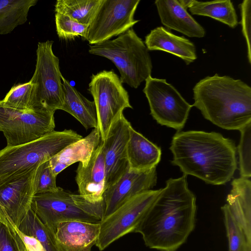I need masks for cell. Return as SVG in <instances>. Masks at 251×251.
<instances>
[{"instance_id": "obj_2", "label": "cell", "mask_w": 251, "mask_h": 251, "mask_svg": "<svg viewBox=\"0 0 251 251\" xmlns=\"http://www.w3.org/2000/svg\"><path fill=\"white\" fill-rule=\"evenodd\" d=\"M170 150L173 155L172 164L183 175L208 184L228 182L237 169L234 142L219 133L179 131L173 137Z\"/></svg>"}, {"instance_id": "obj_19", "label": "cell", "mask_w": 251, "mask_h": 251, "mask_svg": "<svg viewBox=\"0 0 251 251\" xmlns=\"http://www.w3.org/2000/svg\"><path fill=\"white\" fill-rule=\"evenodd\" d=\"M155 4L161 23L167 28L190 37L201 38L205 36L203 27L189 14L178 0H156Z\"/></svg>"}, {"instance_id": "obj_24", "label": "cell", "mask_w": 251, "mask_h": 251, "mask_svg": "<svg viewBox=\"0 0 251 251\" xmlns=\"http://www.w3.org/2000/svg\"><path fill=\"white\" fill-rule=\"evenodd\" d=\"M188 9L193 15L212 18L231 28H235L238 24L236 10L230 0H191Z\"/></svg>"}, {"instance_id": "obj_17", "label": "cell", "mask_w": 251, "mask_h": 251, "mask_svg": "<svg viewBox=\"0 0 251 251\" xmlns=\"http://www.w3.org/2000/svg\"><path fill=\"white\" fill-rule=\"evenodd\" d=\"M100 230V223L67 221L57 225L55 237L60 251H91Z\"/></svg>"}, {"instance_id": "obj_6", "label": "cell", "mask_w": 251, "mask_h": 251, "mask_svg": "<svg viewBox=\"0 0 251 251\" xmlns=\"http://www.w3.org/2000/svg\"><path fill=\"white\" fill-rule=\"evenodd\" d=\"M31 209L54 234L57 225L62 222L99 223L103 219L102 211L97 205L60 187L55 192L35 194Z\"/></svg>"}, {"instance_id": "obj_26", "label": "cell", "mask_w": 251, "mask_h": 251, "mask_svg": "<svg viewBox=\"0 0 251 251\" xmlns=\"http://www.w3.org/2000/svg\"><path fill=\"white\" fill-rule=\"evenodd\" d=\"M17 228L23 235L35 239L41 244L44 251H60L55 234L31 209Z\"/></svg>"}, {"instance_id": "obj_4", "label": "cell", "mask_w": 251, "mask_h": 251, "mask_svg": "<svg viewBox=\"0 0 251 251\" xmlns=\"http://www.w3.org/2000/svg\"><path fill=\"white\" fill-rule=\"evenodd\" d=\"M82 137L72 129L53 131L31 142L0 151V185L49 161Z\"/></svg>"}, {"instance_id": "obj_31", "label": "cell", "mask_w": 251, "mask_h": 251, "mask_svg": "<svg viewBox=\"0 0 251 251\" xmlns=\"http://www.w3.org/2000/svg\"><path fill=\"white\" fill-rule=\"evenodd\" d=\"M240 140L238 146L241 177L251 176V122L240 130Z\"/></svg>"}, {"instance_id": "obj_29", "label": "cell", "mask_w": 251, "mask_h": 251, "mask_svg": "<svg viewBox=\"0 0 251 251\" xmlns=\"http://www.w3.org/2000/svg\"><path fill=\"white\" fill-rule=\"evenodd\" d=\"M32 84L29 81L13 86L0 100L5 106L23 111L29 110Z\"/></svg>"}, {"instance_id": "obj_13", "label": "cell", "mask_w": 251, "mask_h": 251, "mask_svg": "<svg viewBox=\"0 0 251 251\" xmlns=\"http://www.w3.org/2000/svg\"><path fill=\"white\" fill-rule=\"evenodd\" d=\"M38 166L0 185V220L7 225L17 228L31 209Z\"/></svg>"}, {"instance_id": "obj_7", "label": "cell", "mask_w": 251, "mask_h": 251, "mask_svg": "<svg viewBox=\"0 0 251 251\" xmlns=\"http://www.w3.org/2000/svg\"><path fill=\"white\" fill-rule=\"evenodd\" d=\"M52 41L39 42L33 75L29 110H62L64 93L59 58L52 50Z\"/></svg>"}, {"instance_id": "obj_9", "label": "cell", "mask_w": 251, "mask_h": 251, "mask_svg": "<svg viewBox=\"0 0 251 251\" xmlns=\"http://www.w3.org/2000/svg\"><path fill=\"white\" fill-rule=\"evenodd\" d=\"M161 189L140 193L124 203L100 223V230L95 244L100 251L125 235L135 232Z\"/></svg>"}, {"instance_id": "obj_28", "label": "cell", "mask_w": 251, "mask_h": 251, "mask_svg": "<svg viewBox=\"0 0 251 251\" xmlns=\"http://www.w3.org/2000/svg\"><path fill=\"white\" fill-rule=\"evenodd\" d=\"M224 217L229 251H251V241L245 235L227 205L221 207Z\"/></svg>"}, {"instance_id": "obj_15", "label": "cell", "mask_w": 251, "mask_h": 251, "mask_svg": "<svg viewBox=\"0 0 251 251\" xmlns=\"http://www.w3.org/2000/svg\"><path fill=\"white\" fill-rule=\"evenodd\" d=\"M130 125L123 114L112 125L105 139L102 141L105 168V189L128 168L126 149Z\"/></svg>"}, {"instance_id": "obj_5", "label": "cell", "mask_w": 251, "mask_h": 251, "mask_svg": "<svg viewBox=\"0 0 251 251\" xmlns=\"http://www.w3.org/2000/svg\"><path fill=\"white\" fill-rule=\"evenodd\" d=\"M89 47L90 54L106 58L114 64L122 83L137 88L151 75L152 65L149 50L132 28L116 39Z\"/></svg>"}, {"instance_id": "obj_23", "label": "cell", "mask_w": 251, "mask_h": 251, "mask_svg": "<svg viewBox=\"0 0 251 251\" xmlns=\"http://www.w3.org/2000/svg\"><path fill=\"white\" fill-rule=\"evenodd\" d=\"M64 93L62 110L74 117L86 129L98 127L97 113L94 101L80 93L62 75Z\"/></svg>"}, {"instance_id": "obj_8", "label": "cell", "mask_w": 251, "mask_h": 251, "mask_svg": "<svg viewBox=\"0 0 251 251\" xmlns=\"http://www.w3.org/2000/svg\"><path fill=\"white\" fill-rule=\"evenodd\" d=\"M88 90L94 99L97 128L101 141H104L112 125L123 114L124 110L132 108L129 96L120 78L112 70L93 75Z\"/></svg>"}, {"instance_id": "obj_12", "label": "cell", "mask_w": 251, "mask_h": 251, "mask_svg": "<svg viewBox=\"0 0 251 251\" xmlns=\"http://www.w3.org/2000/svg\"><path fill=\"white\" fill-rule=\"evenodd\" d=\"M140 0H102L88 26L86 40L95 45L130 29L139 21L134 15Z\"/></svg>"}, {"instance_id": "obj_16", "label": "cell", "mask_w": 251, "mask_h": 251, "mask_svg": "<svg viewBox=\"0 0 251 251\" xmlns=\"http://www.w3.org/2000/svg\"><path fill=\"white\" fill-rule=\"evenodd\" d=\"M75 180L79 194L85 201L93 204L101 202L105 189V168L102 141L93 153L88 164L79 163Z\"/></svg>"}, {"instance_id": "obj_32", "label": "cell", "mask_w": 251, "mask_h": 251, "mask_svg": "<svg viewBox=\"0 0 251 251\" xmlns=\"http://www.w3.org/2000/svg\"><path fill=\"white\" fill-rule=\"evenodd\" d=\"M56 176L53 173L49 161L40 164L36 171L35 183V194L56 191Z\"/></svg>"}, {"instance_id": "obj_18", "label": "cell", "mask_w": 251, "mask_h": 251, "mask_svg": "<svg viewBox=\"0 0 251 251\" xmlns=\"http://www.w3.org/2000/svg\"><path fill=\"white\" fill-rule=\"evenodd\" d=\"M101 142L98 128H93L88 135L69 145L49 160L53 173L57 176L64 169L76 162L86 166Z\"/></svg>"}, {"instance_id": "obj_30", "label": "cell", "mask_w": 251, "mask_h": 251, "mask_svg": "<svg viewBox=\"0 0 251 251\" xmlns=\"http://www.w3.org/2000/svg\"><path fill=\"white\" fill-rule=\"evenodd\" d=\"M55 22L57 34L60 38L72 39L81 36L86 40L88 25L78 23L70 17L55 13Z\"/></svg>"}, {"instance_id": "obj_10", "label": "cell", "mask_w": 251, "mask_h": 251, "mask_svg": "<svg viewBox=\"0 0 251 251\" xmlns=\"http://www.w3.org/2000/svg\"><path fill=\"white\" fill-rule=\"evenodd\" d=\"M54 113L44 109L18 110L4 106L0 100V131L6 146L24 144L54 131Z\"/></svg>"}, {"instance_id": "obj_33", "label": "cell", "mask_w": 251, "mask_h": 251, "mask_svg": "<svg viewBox=\"0 0 251 251\" xmlns=\"http://www.w3.org/2000/svg\"><path fill=\"white\" fill-rule=\"evenodd\" d=\"M20 234L16 227L0 220V251H18Z\"/></svg>"}, {"instance_id": "obj_21", "label": "cell", "mask_w": 251, "mask_h": 251, "mask_svg": "<svg viewBox=\"0 0 251 251\" xmlns=\"http://www.w3.org/2000/svg\"><path fill=\"white\" fill-rule=\"evenodd\" d=\"M127 157L130 170L142 171L156 167L161 157L160 148L131 126L129 128Z\"/></svg>"}, {"instance_id": "obj_20", "label": "cell", "mask_w": 251, "mask_h": 251, "mask_svg": "<svg viewBox=\"0 0 251 251\" xmlns=\"http://www.w3.org/2000/svg\"><path fill=\"white\" fill-rule=\"evenodd\" d=\"M145 44L149 50L167 52L182 59L187 65L197 58L194 44L184 36H177L163 26H158L145 37Z\"/></svg>"}, {"instance_id": "obj_35", "label": "cell", "mask_w": 251, "mask_h": 251, "mask_svg": "<svg viewBox=\"0 0 251 251\" xmlns=\"http://www.w3.org/2000/svg\"><path fill=\"white\" fill-rule=\"evenodd\" d=\"M20 235L18 242V251H31L25 243L21 234Z\"/></svg>"}, {"instance_id": "obj_1", "label": "cell", "mask_w": 251, "mask_h": 251, "mask_svg": "<svg viewBox=\"0 0 251 251\" xmlns=\"http://www.w3.org/2000/svg\"><path fill=\"white\" fill-rule=\"evenodd\" d=\"M187 176L171 178L135 232L141 234L145 245L159 251H176L193 231L196 197L188 188Z\"/></svg>"}, {"instance_id": "obj_27", "label": "cell", "mask_w": 251, "mask_h": 251, "mask_svg": "<svg viewBox=\"0 0 251 251\" xmlns=\"http://www.w3.org/2000/svg\"><path fill=\"white\" fill-rule=\"evenodd\" d=\"M101 2L102 0H57L55 12L89 25Z\"/></svg>"}, {"instance_id": "obj_3", "label": "cell", "mask_w": 251, "mask_h": 251, "mask_svg": "<svg viewBox=\"0 0 251 251\" xmlns=\"http://www.w3.org/2000/svg\"><path fill=\"white\" fill-rule=\"evenodd\" d=\"M193 90V106L217 126L240 130L251 122V88L241 80L216 74L200 80Z\"/></svg>"}, {"instance_id": "obj_11", "label": "cell", "mask_w": 251, "mask_h": 251, "mask_svg": "<svg viewBox=\"0 0 251 251\" xmlns=\"http://www.w3.org/2000/svg\"><path fill=\"white\" fill-rule=\"evenodd\" d=\"M143 92L148 100L151 114L160 125L178 131L184 126L191 109L179 92L165 79L149 76Z\"/></svg>"}, {"instance_id": "obj_25", "label": "cell", "mask_w": 251, "mask_h": 251, "mask_svg": "<svg viewBox=\"0 0 251 251\" xmlns=\"http://www.w3.org/2000/svg\"><path fill=\"white\" fill-rule=\"evenodd\" d=\"M37 0H0V34L11 33L27 20L29 9Z\"/></svg>"}, {"instance_id": "obj_22", "label": "cell", "mask_w": 251, "mask_h": 251, "mask_svg": "<svg viewBox=\"0 0 251 251\" xmlns=\"http://www.w3.org/2000/svg\"><path fill=\"white\" fill-rule=\"evenodd\" d=\"M226 203L232 216L251 241V181L240 177L233 180Z\"/></svg>"}, {"instance_id": "obj_14", "label": "cell", "mask_w": 251, "mask_h": 251, "mask_svg": "<svg viewBox=\"0 0 251 251\" xmlns=\"http://www.w3.org/2000/svg\"><path fill=\"white\" fill-rule=\"evenodd\" d=\"M156 168L142 171L130 170L128 168L114 183L106 188L101 201L103 219L134 196L151 190L157 183Z\"/></svg>"}, {"instance_id": "obj_34", "label": "cell", "mask_w": 251, "mask_h": 251, "mask_svg": "<svg viewBox=\"0 0 251 251\" xmlns=\"http://www.w3.org/2000/svg\"><path fill=\"white\" fill-rule=\"evenodd\" d=\"M241 11L242 32L247 46V57L251 63V0H244L239 5Z\"/></svg>"}]
</instances>
